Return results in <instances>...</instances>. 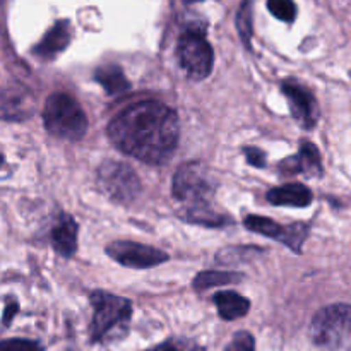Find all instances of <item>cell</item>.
Listing matches in <instances>:
<instances>
[{
    "mask_svg": "<svg viewBox=\"0 0 351 351\" xmlns=\"http://www.w3.org/2000/svg\"><path fill=\"white\" fill-rule=\"evenodd\" d=\"M178 136L177 112L158 99L127 106L108 125V137L117 149L149 165L167 163L177 149Z\"/></svg>",
    "mask_w": 351,
    "mask_h": 351,
    "instance_id": "1",
    "label": "cell"
},
{
    "mask_svg": "<svg viewBox=\"0 0 351 351\" xmlns=\"http://www.w3.org/2000/svg\"><path fill=\"white\" fill-rule=\"evenodd\" d=\"M45 129L55 137L79 141L88 130V119L81 105L65 93H53L47 98L43 108Z\"/></svg>",
    "mask_w": 351,
    "mask_h": 351,
    "instance_id": "2",
    "label": "cell"
},
{
    "mask_svg": "<svg viewBox=\"0 0 351 351\" xmlns=\"http://www.w3.org/2000/svg\"><path fill=\"white\" fill-rule=\"evenodd\" d=\"M95 315H93L89 335L95 343L125 332L132 317V304L127 298L115 297L106 291H93L89 295Z\"/></svg>",
    "mask_w": 351,
    "mask_h": 351,
    "instance_id": "3",
    "label": "cell"
},
{
    "mask_svg": "<svg viewBox=\"0 0 351 351\" xmlns=\"http://www.w3.org/2000/svg\"><path fill=\"white\" fill-rule=\"evenodd\" d=\"M350 315L348 304H335L321 308L311 322V339L319 348L339 351L348 345L350 339Z\"/></svg>",
    "mask_w": 351,
    "mask_h": 351,
    "instance_id": "4",
    "label": "cell"
},
{
    "mask_svg": "<svg viewBox=\"0 0 351 351\" xmlns=\"http://www.w3.org/2000/svg\"><path fill=\"white\" fill-rule=\"evenodd\" d=\"M218 182L213 171L202 163H185L175 171L171 180V194L185 206L209 204Z\"/></svg>",
    "mask_w": 351,
    "mask_h": 351,
    "instance_id": "5",
    "label": "cell"
},
{
    "mask_svg": "<svg viewBox=\"0 0 351 351\" xmlns=\"http://www.w3.org/2000/svg\"><path fill=\"white\" fill-rule=\"evenodd\" d=\"M96 184L112 201L129 204L141 194V180L136 171L125 163L106 161L98 168Z\"/></svg>",
    "mask_w": 351,
    "mask_h": 351,
    "instance_id": "6",
    "label": "cell"
},
{
    "mask_svg": "<svg viewBox=\"0 0 351 351\" xmlns=\"http://www.w3.org/2000/svg\"><path fill=\"white\" fill-rule=\"evenodd\" d=\"M178 60L192 79H206L213 71L215 53L201 31H185L178 40Z\"/></svg>",
    "mask_w": 351,
    "mask_h": 351,
    "instance_id": "7",
    "label": "cell"
},
{
    "mask_svg": "<svg viewBox=\"0 0 351 351\" xmlns=\"http://www.w3.org/2000/svg\"><path fill=\"white\" fill-rule=\"evenodd\" d=\"M245 228H249L254 233L267 237V239L276 240V242L290 247L297 254L302 252V245H304L305 239L308 237V225H305V223L280 225V223L273 221L269 218L254 215L245 219Z\"/></svg>",
    "mask_w": 351,
    "mask_h": 351,
    "instance_id": "8",
    "label": "cell"
},
{
    "mask_svg": "<svg viewBox=\"0 0 351 351\" xmlns=\"http://www.w3.org/2000/svg\"><path fill=\"white\" fill-rule=\"evenodd\" d=\"M106 254L115 263L132 269H149L168 261L167 252L137 242H113L106 247Z\"/></svg>",
    "mask_w": 351,
    "mask_h": 351,
    "instance_id": "9",
    "label": "cell"
},
{
    "mask_svg": "<svg viewBox=\"0 0 351 351\" xmlns=\"http://www.w3.org/2000/svg\"><path fill=\"white\" fill-rule=\"evenodd\" d=\"M281 91H283L291 115L297 120L298 125L305 130L314 129L319 117V106L314 95L305 86L295 81H285L281 84Z\"/></svg>",
    "mask_w": 351,
    "mask_h": 351,
    "instance_id": "10",
    "label": "cell"
},
{
    "mask_svg": "<svg viewBox=\"0 0 351 351\" xmlns=\"http://www.w3.org/2000/svg\"><path fill=\"white\" fill-rule=\"evenodd\" d=\"M280 170L285 175H295V173H305L308 177H321L322 175V165H321V154H319L317 147L308 141H304L300 144V151L295 156L287 158L280 163Z\"/></svg>",
    "mask_w": 351,
    "mask_h": 351,
    "instance_id": "11",
    "label": "cell"
},
{
    "mask_svg": "<svg viewBox=\"0 0 351 351\" xmlns=\"http://www.w3.org/2000/svg\"><path fill=\"white\" fill-rule=\"evenodd\" d=\"M71 38V23H69V21H57V23L47 31L43 40L36 45V48L33 50L34 55H36L38 58H43V60H51V58L57 57L60 51H64L65 48L69 47Z\"/></svg>",
    "mask_w": 351,
    "mask_h": 351,
    "instance_id": "12",
    "label": "cell"
},
{
    "mask_svg": "<svg viewBox=\"0 0 351 351\" xmlns=\"http://www.w3.org/2000/svg\"><path fill=\"white\" fill-rule=\"evenodd\" d=\"M51 245L62 257H72L77 250V225L71 215H62L51 228Z\"/></svg>",
    "mask_w": 351,
    "mask_h": 351,
    "instance_id": "13",
    "label": "cell"
},
{
    "mask_svg": "<svg viewBox=\"0 0 351 351\" xmlns=\"http://www.w3.org/2000/svg\"><path fill=\"white\" fill-rule=\"evenodd\" d=\"M267 201L274 206H290V208H307L312 202V192L304 184H287L274 187L267 192Z\"/></svg>",
    "mask_w": 351,
    "mask_h": 351,
    "instance_id": "14",
    "label": "cell"
},
{
    "mask_svg": "<svg viewBox=\"0 0 351 351\" xmlns=\"http://www.w3.org/2000/svg\"><path fill=\"white\" fill-rule=\"evenodd\" d=\"M216 307H218L219 317L225 321H237V319L247 315L250 308V302L235 291H219L213 297Z\"/></svg>",
    "mask_w": 351,
    "mask_h": 351,
    "instance_id": "15",
    "label": "cell"
},
{
    "mask_svg": "<svg viewBox=\"0 0 351 351\" xmlns=\"http://www.w3.org/2000/svg\"><path fill=\"white\" fill-rule=\"evenodd\" d=\"M182 219L187 223H194V225L201 226H211V228H218V226H225L230 223V218L226 215H221L216 209L211 208V204H195V206H185L184 211L180 213Z\"/></svg>",
    "mask_w": 351,
    "mask_h": 351,
    "instance_id": "16",
    "label": "cell"
},
{
    "mask_svg": "<svg viewBox=\"0 0 351 351\" xmlns=\"http://www.w3.org/2000/svg\"><path fill=\"white\" fill-rule=\"evenodd\" d=\"M31 115V103L26 101L23 93H12L0 88V119L23 120Z\"/></svg>",
    "mask_w": 351,
    "mask_h": 351,
    "instance_id": "17",
    "label": "cell"
},
{
    "mask_svg": "<svg viewBox=\"0 0 351 351\" xmlns=\"http://www.w3.org/2000/svg\"><path fill=\"white\" fill-rule=\"evenodd\" d=\"M95 79L110 96L120 95L130 88V82L127 81L122 67L115 64L101 65L95 71Z\"/></svg>",
    "mask_w": 351,
    "mask_h": 351,
    "instance_id": "18",
    "label": "cell"
},
{
    "mask_svg": "<svg viewBox=\"0 0 351 351\" xmlns=\"http://www.w3.org/2000/svg\"><path fill=\"white\" fill-rule=\"evenodd\" d=\"M245 276L240 273H228V271H204L194 278V288L197 291L209 290L213 287H223V285L240 283Z\"/></svg>",
    "mask_w": 351,
    "mask_h": 351,
    "instance_id": "19",
    "label": "cell"
},
{
    "mask_svg": "<svg viewBox=\"0 0 351 351\" xmlns=\"http://www.w3.org/2000/svg\"><path fill=\"white\" fill-rule=\"evenodd\" d=\"M252 2L254 0H242L237 14V27L247 48H250V40H252Z\"/></svg>",
    "mask_w": 351,
    "mask_h": 351,
    "instance_id": "20",
    "label": "cell"
},
{
    "mask_svg": "<svg viewBox=\"0 0 351 351\" xmlns=\"http://www.w3.org/2000/svg\"><path fill=\"white\" fill-rule=\"evenodd\" d=\"M267 9L274 17L285 23H293L297 16V7L293 0H267Z\"/></svg>",
    "mask_w": 351,
    "mask_h": 351,
    "instance_id": "21",
    "label": "cell"
},
{
    "mask_svg": "<svg viewBox=\"0 0 351 351\" xmlns=\"http://www.w3.org/2000/svg\"><path fill=\"white\" fill-rule=\"evenodd\" d=\"M225 351H256V343H254L252 335L247 331L237 332Z\"/></svg>",
    "mask_w": 351,
    "mask_h": 351,
    "instance_id": "22",
    "label": "cell"
},
{
    "mask_svg": "<svg viewBox=\"0 0 351 351\" xmlns=\"http://www.w3.org/2000/svg\"><path fill=\"white\" fill-rule=\"evenodd\" d=\"M0 351H41V346L31 339H5L0 341Z\"/></svg>",
    "mask_w": 351,
    "mask_h": 351,
    "instance_id": "23",
    "label": "cell"
},
{
    "mask_svg": "<svg viewBox=\"0 0 351 351\" xmlns=\"http://www.w3.org/2000/svg\"><path fill=\"white\" fill-rule=\"evenodd\" d=\"M149 351H199L192 343L189 341H178V339H168L167 343L160 346H154Z\"/></svg>",
    "mask_w": 351,
    "mask_h": 351,
    "instance_id": "24",
    "label": "cell"
},
{
    "mask_svg": "<svg viewBox=\"0 0 351 351\" xmlns=\"http://www.w3.org/2000/svg\"><path fill=\"white\" fill-rule=\"evenodd\" d=\"M245 158L252 167H266V154L261 149H257V147H245Z\"/></svg>",
    "mask_w": 351,
    "mask_h": 351,
    "instance_id": "25",
    "label": "cell"
},
{
    "mask_svg": "<svg viewBox=\"0 0 351 351\" xmlns=\"http://www.w3.org/2000/svg\"><path fill=\"white\" fill-rule=\"evenodd\" d=\"M185 3H195V2H201V0H184Z\"/></svg>",
    "mask_w": 351,
    "mask_h": 351,
    "instance_id": "26",
    "label": "cell"
},
{
    "mask_svg": "<svg viewBox=\"0 0 351 351\" xmlns=\"http://www.w3.org/2000/svg\"><path fill=\"white\" fill-rule=\"evenodd\" d=\"M2 165H3V156H2V154H0V167H2Z\"/></svg>",
    "mask_w": 351,
    "mask_h": 351,
    "instance_id": "27",
    "label": "cell"
}]
</instances>
